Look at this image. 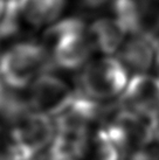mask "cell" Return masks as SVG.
Wrapping results in <instances>:
<instances>
[{"label": "cell", "instance_id": "6da1fadb", "mask_svg": "<svg viewBox=\"0 0 159 160\" xmlns=\"http://www.w3.org/2000/svg\"><path fill=\"white\" fill-rule=\"evenodd\" d=\"M44 36L52 64L63 70L84 67L95 49L89 27L80 18L55 21L46 29Z\"/></svg>", "mask_w": 159, "mask_h": 160}, {"label": "cell", "instance_id": "7a4b0ae2", "mask_svg": "<svg viewBox=\"0 0 159 160\" xmlns=\"http://www.w3.org/2000/svg\"><path fill=\"white\" fill-rule=\"evenodd\" d=\"M47 47L33 40L18 41L0 54V82L8 88L22 90L36 77L50 69Z\"/></svg>", "mask_w": 159, "mask_h": 160}, {"label": "cell", "instance_id": "3957f363", "mask_svg": "<svg viewBox=\"0 0 159 160\" xmlns=\"http://www.w3.org/2000/svg\"><path fill=\"white\" fill-rule=\"evenodd\" d=\"M128 82V68L111 55L88 62L77 78L79 92L97 102L122 93Z\"/></svg>", "mask_w": 159, "mask_h": 160}, {"label": "cell", "instance_id": "277c9868", "mask_svg": "<svg viewBox=\"0 0 159 160\" xmlns=\"http://www.w3.org/2000/svg\"><path fill=\"white\" fill-rule=\"evenodd\" d=\"M56 133L50 116L29 110L11 125V138L23 158L48 148Z\"/></svg>", "mask_w": 159, "mask_h": 160}, {"label": "cell", "instance_id": "5b68a950", "mask_svg": "<svg viewBox=\"0 0 159 160\" xmlns=\"http://www.w3.org/2000/svg\"><path fill=\"white\" fill-rule=\"evenodd\" d=\"M75 96L76 92L73 91L66 81L44 71L31 84L27 98L33 111L56 116L70 104Z\"/></svg>", "mask_w": 159, "mask_h": 160}, {"label": "cell", "instance_id": "8992f818", "mask_svg": "<svg viewBox=\"0 0 159 160\" xmlns=\"http://www.w3.org/2000/svg\"><path fill=\"white\" fill-rule=\"evenodd\" d=\"M118 102L125 110L152 118L159 117V77L136 74L129 80Z\"/></svg>", "mask_w": 159, "mask_h": 160}, {"label": "cell", "instance_id": "52a82bcc", "mask_svg": "<svg viewBox=\"0 0 159 160\" xmlns=\"http://www.w3.org/2000/svg\"><path fill=\"white\" fill-rule=\"evenodd\" d=\"M111 11L130 34H147L159 17L156 0H111Z\"/></svg>", "mask_w": 159, "mask_h": 160}, {"label": "cell", "instance_id": "ba28073f", "mask_svg": "<svg viewBox=\"0 0 159 160\" xmlns=\"http://www.w3.org/2000/svg\"><path fill=\"white\" fill-rule=\"evenodd\" d=\"M102 108L97 101L76 92L68 107L55 117V129L61 132L88 133L90 126L101 118Z\"/></svg>", "mask_w": 159, "mask_h": 160}, {"label": "cell", "instance_id": "9c48e42d", "mask_svg": "<svg viewBox=\"0 0 159 160\" xmlns=\"http://www.w3.org/2000/svg\"><path fill=\"white\" fill-rule=\"evenodd\" d=\"M119 60L136 74H145L156 64V43L147 34H132L122 46Z\"/></svg>", "mask_w": 159, "mask_h": 160}, {"label": "cell", "instance_id": "30bf717a", "mask_svg": "<svg viewBox=\"0 0 159 160\" xmlns=\"http://www.w3.org/2000/svg\"><path fill=\"white\" fill-rule=\"evenodd\" d=\"M89 33L95 49L105 55L115 54L122 48L129 34L123 23L114 15L95 20L89 27Z\"/></svg>", "mask_w": 159, "mask_h": 160}, {"label": "cell", "instance_id": "8fae6325", "mask_svg": "<svg viewBox=\"0 0 159 160\" xmlns=\"http://www.w3.org/2000/svg\"><path fill=\"white\" fill-rule=\"evenodd\" d=\"M66 4L67 0H18L23 22L36 28L55 22L64 11Z\"/></svg>", "mask_w": 159, "mask_h": 160}, {"label": "cell", "instance_id": "7c38bea8", "mask_svg": "<svg viewBox=\"0 0 159 160\" xmlns=\"http://www.w3.org/2000/svg\"><path fill=\"white\" fill-rule=\"evenodd\" d=\"M121 151L104 128H100L93 139L91 159L93 160H119Z\"/></svg>", "mask_w": 159, "mask_h": 160}, {"label": "cell", "instance_id": "4fadbf2b", "mask_svg": "<svg viewBox=\"0 0 159 160\" xmlns=\"http://www.w3.org/2000/svg\"><path fill=\"white\" fill-rule=\"evenodd\" d=\"M6 6H7V0H0V20H1L3 15L5 13Z\"/></svg>", "mask_w": 159, "mask_h": 160}, {"label": "cell", "instance_id": "5bb4252c", "mask_svg": "<svg viewBox=\"0 0 159 160\" xmlns=\"http://www.w3.org/2000/svg\"><path fill=\"white\" fill-rule=\"evenodd\" d=\"M156 66L159 69V41L156 43Z\"/></svg>", "mask_w": 159, "mask_h": 160}, {"label": "cell", "instance_id": "9a60e30c", "mask_svg": "<svg viewBox=\"0 0 159 160\" xmlns=\"http://www.w3.org/2000/svg\"><path fill=\"white\" fill-rule=\"evenodd\" d=\"M3 140H5L4 139V131H3L1 125H0V142H3Z\"/></svg>", "mask_w": 159, "mask_h": 160}, {"label": "cell", "instance_id": "2e32d148", "mask_svg": "<svg viewBox=\"0 0 159 160\" xmlns=\"http://www.w3.org/2000/svg\"><path fill=\"white\" fill-rule=\"evenodd\" d=\"M0 45H1V41H0ZM0 54H1V52H0Z\"/></svg>", "mask_w": 159, "mask_h": 160}]
</instances>
